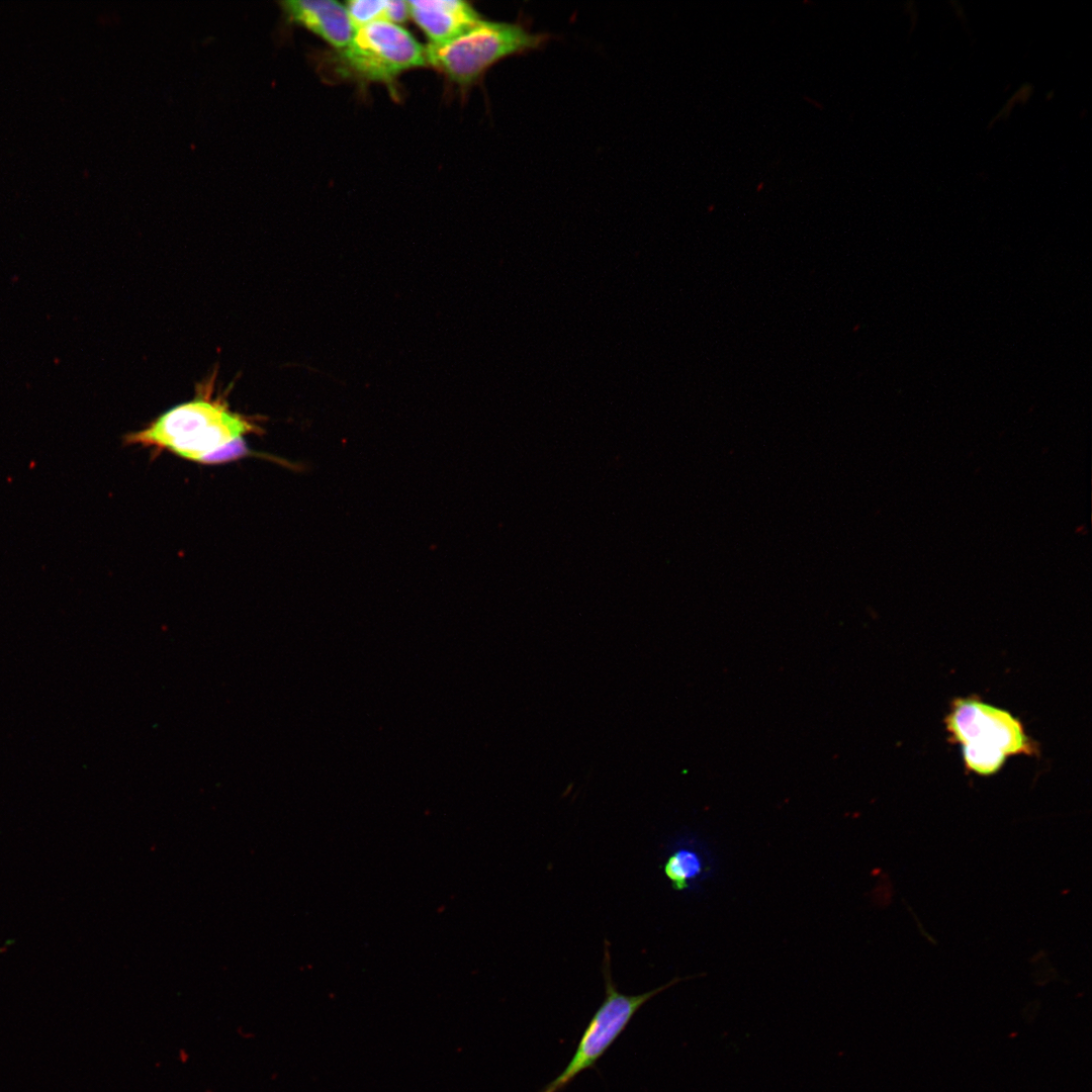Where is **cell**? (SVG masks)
Here are the masks:
<instances>
[{"mask_svg":"<svg viewBox=\"0 0 1092 1092\" xmlns=\"http://www.w3.org/2000/svg\"><path fill=\"white\" fill-rule=\"evenodd\" d=\"M548 33H535L523 24L480 20L444 43L425 48L427 65L462 87L476 83L495 63L543 47Z\"/></svg>","mask_w":1092,"mask_h":1092,"instance_id":"7a4b0ae2","label":"cell"},{"mask_svg":"<svg viewBox=\"0 0 1092 1092\" xmlns=\"http://www.w3.org/2000/svg\"><path fill=\"white\" fill-rule=\"evenodd\" d=\"M336 59L343 75L387 85L401 73L427 65L425 48L402 26L384 20L357 28Z\"/></svg>","mask_w":1092,"mask_h":1092,"instance_id":"277c9868","label":"cell"},{"mask_svg":"<svg viewBox=\"0 0 1092 1092\" xmlns=\"http://www.w3.org/2000/svg\"><path fill=\"white\" fill-rule=\"evenodd\" d=\"M961 746L966 768L982 777L997 774L1007 759L1004 752L990 745L971 742Z\"/></svg>","mask_w":1092,"mask_h":1092,"instance_id":"9c48e42d","label":"cell"},{"mask_svg":"<svg viewBox=\"0 0 1092 1092\" xmlns=\"http://www.w3.org/2000/svg\"><path fill=\"white\" fill-rule=\"evenodd\" d=\"M663 873L674 890L690 891L711 875L712 860L702 843L687 838L673 845Z\"/></svg>","mask_w":1092,"mask_h":1092,"instance_id":"ba28073f","label":"cell"},{"mask_svg":"<svg viewBox=\"0 0 1092 1092\" xmlns=\"http://www.w3.org/2000/svg\"><path fill=\"white\" fill-rule=\"evenodd\" d=\"M944 724L949 741L960 745L971 742L990 745L1007 757L1039 753L1038 744L1027 735L1019 719L978 697L953 699Z\"/></svg>","mask_w":1092,"mask_h":1092,"instance_id":"5b68a950","label":"cell"},{"mask_svg":"<svg viewBox=\"0 0 1092 1092\" xmlns=\"http://www.w3.org/2000/svg\"><path fill=\"white\" fill-rule=\"evenodd\" d=\"M345 7L356 30L374 21H385L387 0H350Z\"/></svg>","mask_w":1092,"mask_h":1092,"instance_id":"30bf717a","label":"cell"},{"mask_svg":"<svg viewBox=\"0 0 1092 1092\" xmlns=\"http://www.w3.org/2000/svg\"><path fill=\"white\" fill-rule=\"evenodd\" d=\"M610 943L604 940L602 973L605 981V998L585 1026L575 1052L563 1071L539 1092H561L580 1073L594 1069L597 1062L626 1029L640 1008L660 992L686 978H674L650 991L629 995L621 993L612 976Z\"/></svg>","mask_w":1092,"mask_h":1092,"instance_id":"3957f363","label":"cell"},{"mask_svg":"<svg viewBox=\"0 0 1092 1092\" xmlns=\"http://www.w3.org/2000/svg\"><path fill=\"white\" fill-rule=\"evenodd\" d=\"M407 5L410 16L433 44L452 40L482 20L466 1L411 0Z\"/></svg>","mask_w":1092,"mask_h":1092,"instance_id":"52a82bcc","label":"cell"},{"mask_svg":"<svg viewBox=\"0 0 1092 1092\" xmlns=\"http://www.w3.org/2000/svg\"><path fill=\"white\" fill-rule=\"evenodd\" d=\"M408 16L407 1L387 0L385 21L398 24L404 22Z\"/></svg>","mask_w":1092,"mask_h":1092,"instance_id":"8fae6325","label":"cell"},{"mask_svg":"<svg viewBox=\"0 0 1092 1092\" xmlns=\"http://www.w3.org/2000/svg\"><path fill=\"white\" fill-rule=\"evenodd\" d=\"M285 18L326 40L337 51L352 40L355 28L344 4L334 0H288L280 2Z\"/></svg>","mask_w":1092,"mask_h":1092,"instance_id":"8992f818","label":"cell"},{"mask_svg":"<svg viewBox=\"0 0 1092 1092\" xmlns=\"http://www.w3.org/2000/svg\"><path fill=\"white\" fill-rule=\"evenodd\" d=\"M213 380L197 388L190 401L161 415L143 430L128 434L125 441L182 458L200 462L208 455L250 434H259L258 419L230 410L226 400L213 395Z\"/></svg>","mask_w":1092,"mask_h":1092,"instance_id":"6da1fadb","label":"cell"}]
</instances>
